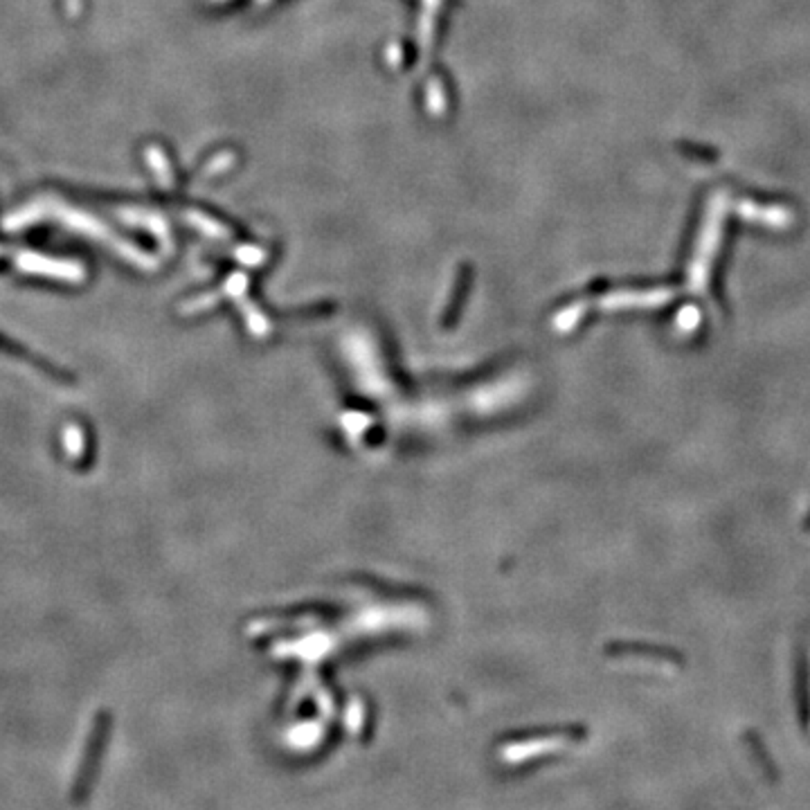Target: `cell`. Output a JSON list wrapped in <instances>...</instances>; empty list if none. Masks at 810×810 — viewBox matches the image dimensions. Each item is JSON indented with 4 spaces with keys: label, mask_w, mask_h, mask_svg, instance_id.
<instances>
[{
    "label": "cell",
    "mask_w": 810,
    "mask_h": 810,
    "mask_svg": "<svg viewBox=\"0 0 810 810\" xmlns=\"http://www.w3.org/2000/svg\"><path fill=\"white\" fill-rule=\"evenodd\" d=\"M0 354L9 356V358H18V360H21V363H25L27 367H32V369H39V372L43 374V376H48L50 381H54V382H70V376H68V374L63 372V369H58L57 364L48 363V360H45V358H40V356L32 354V351L25 349V346L18 345V342L7 340V338H4V336H0Z\"/></svg>",
    "instance_id": "cell-1"
}]
</instances>
